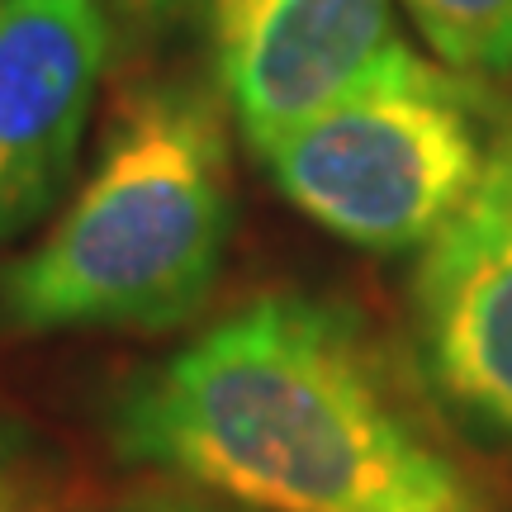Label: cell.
Masks as SVG:
<instances>
[{
    "instance_id": "6da1fadb",
    "label": "cell",
    "mask_w": 512,
    "mask_h": 512,
    "mask_svg": "<svg viewBox=\"0 0 512 512\" xmlns=\"http://www.w3.org/2000/svg\"><path fill=\"white\" fill-rule=\"evenodd\" d=\"M128 465L252 512H508L399 394L347 309L256 294L110 403Z\"/></svg>"
},
{
    "instance_id": "7a4b0ae2",
    "label": "cell",
    "mask_w": 512,
    "mask_h": 512,
    "mask_svg": "<svg viewBox=\"0 0 512 512\" xmlns=\"http://www.w3.org/2000/svg\"><path fill=\"white\" fill-rule=\"evenodd\" d=\"M228 233L219 110L185 86L138 95L53 228L0 261V342L185 328L219 290Z\"/></svg>"
},
{
    "instance_id": "3957f363",
    "label": "cell",
    "mask_w": 512,
    "mask_h": 512,
    "mask_svg": "<svg viewBox=\"0 0 512 512\" xmlns=\"http://www.w3.org/2000/svg\"><path fill=\"white\" fill-rule=\"evenodd\" d=\"M512 128L479 81L408 53L356 95L261 147L275 190L361 252H422L475 200Z\"/></svg>"
},
{
    "instance_id": "277c9868",
    "label": "cell",
    "mask_w": 512,
    "mask_h": 512,
    "mask_svg": "<svg viewBox=\"0 0 512 512\" xmlns=\"http://www.w3.org/2000/svg\"><path fill=\"white\" fill-rule=\"evenodd\" d=\"M413 351L446 418L512 446V143L475 200L422 247Z\"/></svg>"
},
{
    "instance_id": "5b68a950",
    "label": "cell",
    "mask_w": 512,
    "mask_h": 512,
    "mask_svg": "<svg viewBox=\"0 0 512 512\" xmlns=\"http://www.w3.org/2000/svg\"><path fill=\"white\" fill-rule=\"evenodd\" d=\"M214 72L247 143H280L413 53L394 0H204Z\"/></svg>"
},
{
    "instance_id": "8992f818",
    "label": "cell",
    "mask_w": 512,
    "mask_h": 512,
    "mask_svg": "<svg viewBox=\"0 0 512 512\" xmlns=\"http://www.w3.org/2000/svg\"><path fill=\"white\" fill-rule=\"evenodd\" d=\"M105 57V0H0V247L67 195Z\"/></svg>"
},
{
    "instance_id": "52a82bcc",
    "label": "cell",
    "mask_w": 512,
    "mask_h": 512,
    "mask_svg": "<svg viewBox=\"0 0 512 512\" xmlns=\"http://www.w3.org/2000/svg\"><path fill=\"white\" fill-rule=\"evenodd\" d=\"M441 67L479 86L512 76V0H399Z\"/></svg>"
},
{
    "instance_id": "ba28073f",
    "label": "cell",
    "mask_w": 512,
    "mask_h": 512,
    "mask_svg": "<svg viewBox=\"0 0 512 512\" xmlns=\"http://www.w3.org/2000/svg\"><path fill=\"white\" fill-rule=\"evenodd\" d=\"M0 512H48V470L38 441L0 399Z\"/></svg>"
},
{
    "instance_id": "9c48e42d",
    "label": "cell",
    "mask_w": 512,
    "mask_h": 512,
    "mask_svg": "<svg viewBox=\"0 0 512 512\" xmlns=\"http://www.w3.org/2000/svg\"><path fill=\"white\" fill-rule=\"evenodd\" d=\"M91 512H252L242 503H228V498L214 494H133V498H114V503H100Z\"/></svg>"
}]
</instances>
